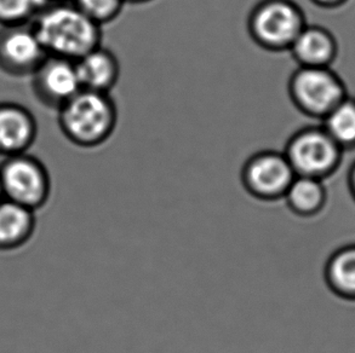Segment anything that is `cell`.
<instances>
[{"mask_svg": "<svg viewBox=\"0 0 355 353\" xmlns=\"http://www.w3.org/2000/svg\"><path fill=\"white\" fill-rule=\"evenodd\" d=\"M31 26L48 56L77 62L102 45V27L89 19L73 1L49 3Z\"/></svg>", "mask_w": 355, "mask_h": 353, "instance_id": "obj_1", "label": "cell"}, {"mask_svg": "<svg viewBox=\"0 0 355 353\" xmlns=\"http://www.w3.org/2000/svg\"><path fill=\"white\" fill-rule=\"evenodd\" d=\"M58 111L61 132L78 148L101 147L118 124V109L110 93L83 89Z\"/></svg>", "mask_w": 355, "mask_h": 353, "instance_id": "obj_2", "label": "cell"}, {"mask_svg": "<svg viewBox=\"0 0 355 353\" xmlns=\"http://www.w3.org/2000/svg\"><path fill=\"white\" fill-rule=\"evenodd\" d=\"M307 24L306 15L293 0H261L250 11L248 32L259 48L283 53Z\"/></svg>", "mask_w": 355, "mask_h": 353, "instance_id": "obj_3", "label": "cell"}, {"mask_svg": "<svg viewBox=\"0 0 355 353\" xmlns=\"http://www.w3.org/2000/svg\"><path fill=\"white\" fill-rule=\"evenodd\" d=\"M288 96L300 113L322 120L348 97L347 87L331 67H298L290 77Z\"/></svg>", "mask_w": 355, "mask_h": 353, "instance_id": "obj_4", "label": "cell"}, {"mask_svg": "<svg viewBox=\"0 0 355 353\" xmlns=\"http://www.w3.org/2000/svg\"><path fill=\"white\" fill-rule=\"evenodd\" d=\"M283 153L296 176L322 181H327L336 172L343 158V149L322 126H309L296 131L285 144Z\"/></svg>", "mask_w": 355, "mask_h": 353, "instance_id": "obj_5", "label": "cell"}, {"mask_svg": "<svg viewBox=\"0 0 355 353\" xmlns=\"http://www.w3.org/2000/svg\"><path fill=\"white\" fill-rule=\"evenodd\" d=\"M0 184L6 200L33 212L48 205L53 196V181L38 158L19 154L4 159L0 165Z\"/></svg>", "mask_w": 355, "mask_h": 353, "instance_id": "obj_6", "label": "cell"}, {"mask_svg": "<svg viewBox=\"0 0 355 353\" xmlns=\"http://www.w3.org/2000/svg\"><path fill=\"white\" fill-rule=\"evenodd\" d=\"M295 178L296 173L283 150H259L245 159L241 166L245 188L254 196L267 200L284 197Z\"/></svg>", "mask_w": 355, "mask_h": 353, "instance_id": "obj_7", "label": "cell"}, {"mask_svg": "<svg viewBox=\"0 0 355 353\" xmlns=\"http://www.w3.org/2000/svg\"><path fill=\"white\" fill-rule=\"evenodd\" d=\"M48 53L31 24L0 27V71L10 77H32Z\"/></svg>", "mask_w": 355, "mask_h": 353, "instance_id": "obj_8", "label": "cell"}, {"mask_svg": "<svg viewBox=\"0 0 355 353\" xmlns=\"http://www.w3.org/2000/svg\"><path fill=\"white\" fill-rule=\"evenodd\" d=\"M32 90L42 105L58 110L83 90L77 64L48 56L32 75Z\"/></svg>", "mask_w": 355, "mask_h": 353, "instance_id": "obj_9", "label": "cell"}, {"mask_svg": "<svg viewBox=\"0 0 355 353\" xmlns=\"http://www.w3.org/2000/svg\"><path fill=\"white\" fill-rule=\"evenodd\" d=\"M38 124L31 110L14 102L0 103V156L27 153L37 138Z\"/></svg>", "mask_w": 355, "mask_h": 353, "instance_id": "obj_10", "label": "cell"}, {"mask_svg": "<svg viewBox=\"0 0 355 353\" xmlns=\"http://www.w3.org/2000/svg\"><path fill=\"white\" fill-rule=\"evenodd\" d=\"M298 67H331L338 55L335 35L322 26L307 24L288 50Z\"/></svg>", "mask_w": 355, "mask_h": 353, "instance_id": "obj_11", "label": "cell"}, {"mask_svg": "<svg viewBox=\"0 0 355 353\" xmlns=\"http://www.w3.org/2000/svg\"><path fill=\"white\" fill-rule=\"evenodd\" d=\"M76 64L84 90L111 93L119 80V61L111 50L102 45L78 60Z\"/></svg>", "mask_w": 355, "mask_h": 353, "instance_id": "obj_12", "label": "cell"}, {"mask_svg": "<svg viewBox=\"0 0 355 353\" xmlns=\"http://www.w3.org/2000/svg\"><path fill=\"white\" fill-rule=\"evenodd\" d=\"M35 229V212L6 199L0 203V252L24 247Z\"/></svg>", "mask_w": 355, "mask_h": 353, "instance_id": "obj_13", "label": "cell"}, {"mask_svg": "<svg viewBox=\"0 0 355 353\" xmlns=\"http://www.w3.org/2000/svg\"><path fill=\"white\" fill-rule=\"evenodd\" d=\"M322 278L331 294L355 301V244L335 249L325 260Z\"/></svg>", "mask_w": 355, "mask_h": 353, "instance_id": "obj_14", "label": "cell"}, {"mask_svg": "<svg viewBox=\"0 0 355 353\" xmlns=\"http://www.w3.org/2000/svg\"><path fill=\"white\" fill-rule=\"evenodd\" d=\"M284 197L295 213L303 217H318L327 210L329 191L325 181L296 176Z\"/></svg>", "mask_w": 355, "mask_h": 353, "instance_id": "obj_15", "label": "cell"}, {"mask_svg": "<svg viewBox=\"0 0 355 353\" xmlns=\"http://www.w3.org/2000/svg\"><path fill=\"white\" fill-rule=\"evenodd\" d=\"M322 121V129L343 152L355 148V98L348 96Z\"/></svg>", "mask_w": 355, "mask_h": 353, "instance_id": "obj_16", "label": "cell"}, {"mask_svg": "<svg viewBox=\"0 0 355 353\" xmlns=\"http://www.w3.org/2000/svg\"><path fill=\"white\" fill-rule=\"evenodd\" d=\"M48 0H0V27L29 24Z\"/></svg>", "mask_w": 355, "mask_h": 353, "instance_id": "obj_17", "label": "cell"}, {"mask_svg": "<svg viewBox=\"0 0 355 353\" xmlns=\"http://www.w3.org/2000/svg\"><path fill=\"white\" fill-rule=\"evenodd\" d=\"M89 19L98 26L111 24L119 17L126 0H72Z\"/></svg>", "mask_w": 355, "mask_h": 353, "instance_id": "obj_18", "label": "cell"}, {"mask_svg": "<svg viewBox=\"0 0 355 353\" xmlns=\"http://www.w3.org/2000/svg\"><path fill=\"white\" fill-rule=\"evenodd\" d=\"M311 1L322 9H336L346 4L348 0H311Z\"/></svg>", "mask_w": 355, "mask_h": 353, "instance_id": "obj_19", "label": "cell"}, {"mask_svg": "<svg viewBox=\"0 0 355 353\" xmlns=\"http://www.w3.org/2000/svg\"><path fill=\"white\" fill-rule=\"evenodd\" d=\"M348 188H349V191L355 201V163L352 165L349 173H348Z\"/></svg>", "mask_w": 355, "mask_h": 353, "instance_id": "obj_20", "label": "cell"}, {"mask_svg": "<svg viewBox=\"0 0 355 353\" xmlns=\"http://www.w3.org/2000/svg\"><path fill=\"white\" fill-rule=\"evenodd\" d=\"M126 1L130 4H147V3H150L153 0H126Z\"/></svg>", "mask_w": 355, "mask_h": 353, "instance_id": "obj_21", "label": "cell"}, {"mask_svg": "<svg viewBox=\"0 0 355 353\" xmlns=\"http://www.w3.org/2000/svg\"><path fill=\"white\" fill-rule=\"evenodd\" d=\"M5 200L4 191H3V188H1V184H0V203Z\"/></svg>", "mask_w": 355, "mask_h": 353, "instance_id": "obj_22", "label": "cell"}, {"mask_svg": "<svg viewBox=\"0 0 355 353\" xmlns=\"http://www.w3.org/2000/svg\"><path fill=\"white\" fill-rule=\"evenodd\" d=\"M49 3H60V1H72V0H48Z\"/></svg>", "mask_w": 355, "mask_h": 353, "instance_id": "obj_23", "label": "cell"}]
</instances>
